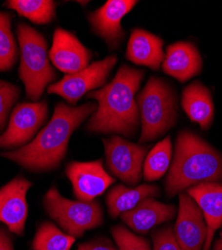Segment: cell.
Listing matches in <instances>:
<instances>
[{"label": "cell", "instance_id": "27", "mask_svg": "<svg viewBox=\"0 0 222 250\" xmlns=\"http://www.w3.org/2000/svg\"><path fill=\"white\" fill-rule=\"evenodd\" d=\"M152 250H182L175 239L173 228L171 226L157 229L152 233Z\"/></svg>", "mask_w": 222, "mask_h": 250}, {"label": "cell", "instance_id": "29", "mask_svg": "<svg viewBox=\"0 0 222 250\" xmlns=\"http://www.w3.org/2000/svg\"><path fill=\"white\" fill-rule=\"evenodd\" d=\"M0 250H13V245L10 237L5 230L0 228Z\"/></svg>", "mask_w": 222, "mask_h": 250}, {"label": "cell", "instance_id": "11", "mask_svg": "<svg viewBox=\"0 0 222 250\" xmlns=\"http://www.w3.org/2000/svg\"><path fill=\"white\" fill-rule=\"evenodd\" d=\"M75 197L80 201H93L101 195L115 179L103 168L102 160L70 162L66 167Z\"/></svg>", "mask_w": 222, "mask_h": 250}, {"label": "cell", "instance_id": "2", "mask_svg": "<svg viewBox=\"0 0 222 250\" xmlns=\"http://www.w3.org/2000/svg\"><path fill=\"white\" fill-rule=\"evenodd\" d=\"M144 71L128 65L121 66L108 84L87 94L97 101V109L86 129L96 133H118L130 137L139 125V110L135 94Z\"/></svg>", "mask_w": 222, "mask_h": 250}, {"label": "cell", "instance_id": "28", "mask_svg": "<svg viewBox=\"0 0 222 250\" xmlns=\"http://www.w3.org/2000/svg\"><path fill=\"white\" fill-rule=\"evenodd\" d=\"M76 250H117L114 244L107 238L100 237L78 245Z\"/></svg>", "mask_w": 222, "mask_h": 250}, {"label": "cell", "instance_id": "20", "mask_svg": "<svg viewBox=\"0 0 222 250\" xmlns=\"http://www.w3.org/2000/svg\"><path fill=\"white\" fill-rule=\"evenodd\" d=\"M160 193L156 185L142 184L136 187L116 185L111 188L106 196L109 215L113 218L129 211L142 200L156 197Z\"/></svg>", "mask_w": 222, "mask_h": 250}, {"label": "cell", "instance_id": "26", "mask_svg": "<svg viewBox=\"0 0 222 250\" xmlns=\"http://www.w3.org/2000/svg\"><path fill=\"white\" fill-rule=\"evenodd\" d=\"M20 89L10 82L0 80V132H1L9 116L10 110L18 99Z\"/></svg>", "mask_w": 222, "mask_h": 250}, {"label": "cell", "instance_id": "1", "mask_svg": "<svg viewBox=\"0 0 222 250\" xmlns=\"http://www.w3.org/2000/svg\"><path fill=\"white\" fill-rule=\"evenodd\" d=\"M96 109L95 102H87L75 107L59 102L50 121L31 142L0 155L30 171L53 170L65 157L72 133Z\"/></svg>", "mask_w": 222, "mask_h": 250}, {"label": "cell", "instance_id": "15", "mask_svg": "<svg viewBox=\"0 0 222 250\" xmlns=\"http://www.w3.org/2000/svg\"><path fill=\"white\" fill-rule=\"evenodd\" d=\"M187 194L195 201L203 214L207 226L203 250H210L214 233L222 224V184L200 183L188 188Z\"/></svg>", "mask_w": 222, "mask_h": 250}, {"label": "cell", "instance_id": "9", "mask_svg": "<svg viewBox=\"0 0 222 250\" xmlns=\"http://www.w3.org/2000/svg\"><path fill=\"white\" fill-rule=\"evenodd\" d=\"M109 170L128 185L137 184L142 177L148 148L119 136L102 140Z\"/></svg>", "mask_w": 222, "mask_h": 250}, {"label": "cell", "instance_id": "12", "mask_svg": "<svg viewBox=\"0 0 222 250\" xmlns=\"http://www.w3.org/2000/svg\"><path fill=\"white\" fill-rule=\"evenodd\" d=\"M32 183L17 176L0 188V222L4 223L12 233H24L27 218L26 194Z\"/></svg>", "mask_w": 222, "mask_h": 250}, {"label": "cell", "instance_id": "21", "mask_svg": "<svg viewBox=\"0 0 222 250\" xmlns=\"http://www.w3.org/2000/svg\"><path fill=\"white\" fill-rule=\"evenodd\" d=\"M4 5L36 24H47L55 17V2L51 0H9Z\"/></svg>", "mask_w": 222, "mask_h": 250}, {"label": "cell", "instance_id": "5", "mask_svg": "<svg viewBox=\"0 0 222 250\" xmlns=\"http://www.w3.org/2000/svg\"><path fill=\"white\" fill-rule=\"evenodd\" d=\"M136 101L142 124L140 143L156 139L175 124L177 96L163 79L150 77Z\"/></svg>", "mask_w": 222, "mask_h": 250}, {"label": "cell", "instance_id": "6", "mask_svg": "<svg viewBox=\"0 0 222 250\" xmlns=\"http://www.w3.org/2000/svg\"><path fill=\"white\" fill-rule=\"evenodd\" d=\"M43 203L48 215L74 238L103 223L102 208L98 202L69 200L62 197L55 186L47 191Z\"/></svg>", "mask_w": 222, "mask_h": 250}, {"label": "cell", "instance_id": "25", "mask_svg": "<svg viewBox=\"0 0 222 250\" xmlns=\"http://www.w3.org/2000/svg\"><path fill=\"white\" fill-rule=\"evenodd\" d=\"M111 233L119 250H150V244L144 237L135 235L122 225L114 226Z\"/></svg>", "mask_w": 222, "mask_h": 250}, {"label": "cell", "instance_id": "30", "mask_svg": "<svg viewBox=\"0 0 222 250\" xmlns=\"http://www.w3.org/2000/svg\"><path fill=\"white\" fill-rule=\"evenodd\" d=\"M213 250H222V230L220 232L219 238L215 241L214 246H213Z\"/></svg>", "mask_w": 222, "mask_h": 250}, {"label": "cell", "instance_id": "24", "mask_svg": "<svg viewBox=\"0 0 222 250\" xmlns=\"http://www.w3.org/2000/svg\"><path fill=\"white\" fill-rule=\"evenodd\" d=\"M18 57V48L11 31V16L0 11V72L13 67Z\"/></svg>", "mask_w": 222, "mask_h": 250}, {"label": "cell", "instance_id": "8", "mask_svg": "<svg viewBox=\"0 0 222 250\" xmlns=\"http://www.w3.org/2000/svg\"><path fill=\"white\" fill-rule=\"evenodd\" d=\"M116 62L115 55H109L102 60L93 62L84 69L65 75L61 80L52 83L47 89L48 93L57 94L68 103L75 104L87 92L104 85Z\"/></svg>", "mask_w": 222, "mask_h": 250}, {"label": "cell", "instance_id": "10", "mask_svg": "<svg viewBox=\"0 0 222 250\" xmlns=\"http://www.w3.org/2000/svg\"><path fill=\"white\" fill-rule=\"evenodd\" d=\"M173 232L182 250H203L207 226L200 208L187 193L179 195L178 214Z\"/></svg>", "mask_w": 222, "mask_h": 250}, {"label": "cell", "instance_id": "4", "mask_svg": "<svg viewBox=\"0 0 222 250\" xmlns=\"http://www.w3.org/2000/svg\"><path fill=\"white\" fill-rule=\"evenodd\" d=\"M17 37L20 48L19 77L24 83L28 99L38 101L45 88L57 78L50 64L46 40L41 33L25 23L18 25Z\"/></svg>", "mask_w": 222, "mask_h": 250}, {"label": "cell", "instance_id": "17", "mask_svg": "<svg viewBox=\"0 0 222 250\" xmlns=\"http://www.w3.org/2000/svg\"><path fill=\"white\" fill-rule=\"evenodd\" d=\"M162 68L178 81L185 82L200 73L202 59L192 43L180 41L167 47Z\"/></svg>", "mask_w": 222, "mask_h": 250}, {"label": "cell", "instance_id": "16", "mask_svg": "<svg viewBox=\"0 0 222 250\" xmlns=\"http://www.w3.org/2000/svg\"><path fill=\"white\" fill-rule=\"evenodd\" d=\"M175 207L157 201L152 197L139 202L133 209L120 215L122 221L133 231L145 234L153 227L171 220Z\"/></svg>", "mask_w": 222, "mask_h": 250}, {"label": "cell", "instance_id": "7", "mask_svg": "<svg viewBox=\"0 0 222 250\" xmlns=\"http://www.w3.org/2000/svg\"><path fill=\"white\" fill-rule=\"evenodd\" d=\"M47 115L48 104L44 100L17 104L10 114L6 131L0 135V148L17 149L31 142Z\"/></svg>", "mask_w": 222, "mask_h": 250}, {"label": "cell", "instance_id": "22", "mask_svg": "<svg viewBox=\"0 0 222 250\" xmlns=\"http://www.w3.org/2000/svg\"><path fill=\"white\" fill-rule=\"evenodd\" d=\"M172 156L170 137L158 142L146 155L143 164V177L146 181H154L162 177L169 167Z\"/></svg>", "mask_w": 222, "mask_h": 250}, {"label": "cell", "instance_id": "3", "mask_svg": "<svg viewBox=\"0 0 222 250\" xmlns=\"http://www.w3.org/2000/svg\"><path fill=\"white\" fill-rule=\"evenodd\" d=\"M222 181V156L198 135L181 131L175 155L165 182L166 193L173 196L187 187Z\"/></svg>", "mask_w": 222, "mask_h": 250}, {"label": "cell", "instance_id": "18", "mask_svg": "<svg viewBox=\"0 0 222 250\" xmlns=\"http://www.w3.org/2000/svg\"><path fill=\"white\" fill-rule=\"evenodd\" d=\"M163 40L140 28L133 29L128 41L126 58L136 65L157 70L164 60Z\"/></svg>", "mask_w": 222, "mask_h": 250}, {"label": "cell", "instance_id": "23", "mask_svg": "<svg viewBox=\"0 0 222 250\" xmlns=\"http://www.w3.org/2000/svg\"><path fill=\"white\" fill-rule=\"evenodd\" d=\"M75 238L51 222H44L37 229L32 242L33 250H70Z\"/></svg>", "mask_w": 222, "mask_h": 250}, {"label": "cell", "instance_id": "19", "mask_svg": "<svg viewBox=\"0 0 222 250\" xmlns=\"http://www.w3.org/2000/svg\"><path fill=\"white\" fill-rule=\"evenodd\" d=\"M181 104L190 120L199 124L203 130L209 128L214 106L211 94L202 83L195 81L189 84L182 92Z\"/></svg>", "mask_w": 222, "mask_h": 250}, {"label": "cell", "instance_id": "13", "mask_svg": "<svg viewBox=\"0 0 222 250\" xmlns=\"http://www.w3.org/2000/svg\"><path fill=\"white\" fill-rule=\"evenodd\" d=\"M49 59L57 69L70 75L89 65L91 53L73 33L57 28L53 34Z\"/></svg>", "mask_w": 222, "mask_h": 250}, {"label": "cell", "instance_id": "14", "mask_svg": "<svg viewBox=\"0 0 222 250\" xmlns=\"http://www.w3.org/2000/svg\"><path fill=\"white\" fill-rule=\"evenodd\" d=\"M134 0H109L88 15L92 30L108 44L116 48L124 37L121 20L136 5Z\"/></svg>", "mask_w": 222, "mask_h": 250}]
</instances>
